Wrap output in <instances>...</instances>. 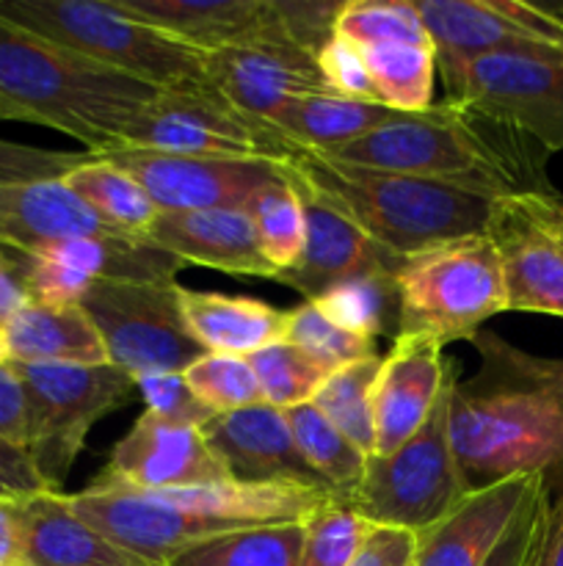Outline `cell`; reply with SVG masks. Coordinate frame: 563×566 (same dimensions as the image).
<instances>
[{
    "instance_id": "cell-51",
    "label": "cell",
    "mask_w": 563,
    "mask_h": 566,
    "mask_svg": "<svg viewBox=\"0 0 563 566\" xmlns=\"http://www.w3.org/2000/svg\"><path fill=\"white\" fill-rule=\"evenodd\" d=\"M28 302V293L22 287L20 274H17L14 258L6 254V249L0 247V326Z\"/></svg>"
},
{
    "instance_id": "cell-9",
    "label": "cell",
    "mask_w": 563,
    "mask_h": 566,
    "mask_svg": "<svg viewBox=\"0 0 563 566\" xmlns=\"http://www.w3.org/2000/svg\"><path fill=\"white\" fill-rule=\"evenodd\" d=\"M119 147L193 158L270 160L276 166L298 153L296 144L232 108L215 88H160L127 122Z\"/></svg>"
},
{
    "instance_id": "cell-27",
    "label": "cell",
    "mask_w": 563,
    "mask_h": 566,
    "mask_svg": "<svg viewBox=\"0 0 563 566\" xmlns=\"http://www.w3.org/2000/svg\"><path fill=\"white\" fill-rule=\"evenodd\" d=\"M22 506L31 566H158L83 523L70 509L64 492H42L28 497Z\"/></svg>"
},
{
    "instance_id": "cell-3",
    "label": "cell",
    "mask_w": 563,
    "mask_h": 566,
    "mask_svg": "<svg viewBox=\"0 0 563 566\" xmlns=\"http://www.w3.org/2000/svg\"><path fill=\"white\" fill-rule=\"evenodd\" d=\"M279 169L397 258L484 235L495 205L461 186L364 169L315 149H298Z\"/></svg>"
},
{
    "instance_id": "cell-40",
    "label": "cell",
    "mask_w": 563,
    "mask_h": 566,
    "mask_svg": "<svg viewBox=\"0 0 563 566\" xmlns=\"http://www.w3.org/2000/svg\"><path fill=\"white\" fill-rule=\"evenodd\" d=\"M334 33L351 39L359 48L428 39L414 0H346L337 14Z\"/></svg>"
},
{
    "instance_id": "cell-52",
    "label": "cell",
    "mask_w": 563,
    "mask_h": 566,
    "mask_svg": "<svg viewBox=\"0 0 563 566\" xmlns=\"http://www.w3.org/2000/svg\"><path fill=\"white\" fill-rule=\"evenodd\" d=\"M533 566H563V495L550 503L544 539Z\"/></svg>"
},
{
    "instance_id": "cell-13",
    "label": "cell",
    "mask_w": 563,
    "mask_h": 566,
    "mask_svg": "<svg viewBox=\"0 0 563 566\" xmlns=\"http://www.w3.org/2000/svg\"><path fill=\"white\" fill-rule=\"evenodd\" d=\"M17 274L28 302L66 307L81 304L97 280L177 282L182 260L141 238H70L33 252H17Z\"/></svg>"
},
{
    "instance_id": "cell-36",
    "label": "cell",
    "mask_w": 563,
    "mask_h": 566,
    "mask_svg": "<svg viewBox=\"0 0 563 566\" xmlns=\"http://www.w3.org/2000/svg\"><path fill=\"white\" fill-rule=\"evenodd\" d=\"M381 357L362 359L329 374V379L315 392L312 407L320 409L353 446L373 457V396L375 376H379Z\"/></svg>"
},
{
    "instance_id": "cell-45",
    "label": "cell",
    "mask_w": 563,
    "mask_h": 566,
    "mask_svg": "<svg viewBox=\"0 0 563 566\" xmlns=\"http://www.w3.org/2000/svg\"><path fill=\"white\" fill-rule=\"evenodd\" d=\"M346 0H274L276 14L290 44L315 55L334 36L337 14Z\"/></svg>"
},
{
    "instance_id": "cell-25",
    "label": "cell",
    "mask_w": 563,
    "mask_h": 566,
    "mask_svg": "<svg viewBox=\"0 0 563 566\" xmlns=\"http://www.w3.org/2000/svg\"><path fill=\"white\" fill-rule=\"evenodd\" d=\"M64 180L0 186V247L33 252L70 238H116ZM127 238V235H125Z\"/></svg>"
},
{
    "instance_id": "cell-44",
    "label": "cell",
    "mask_w": 563,
    "mask_h": 566,
    "mask_svg": "<svg viewBox=\"0 0 563 566\" xmlns=\"http://www.w3.org/2000/svg\"><path fill=\"white\" fill-rule=\"evenodd\" d=\"M550 503L552 486L544 481V484L533 492V497L524 503L517 523L508 528V534L502 536V542L495 547V553H491L489 562L484 566H533L535 556H539L541 551V539H544Z\"/></svg>"
},
{
    "instance_id": "cell-46",
    "label": "cell",
    "mask_w": 563,
    "mask_h": 566,
    "mask_svg": "<svg viewBox=\"0 0 563 566\" xmlns=\"http://www.w3.org/2000/svg\"><path fill=\"white\" fill-rule=\"evenodd\" d=\"M138 396L147 403V412L158 415V418L171 420V423H185V426H202L204 420L213 418L208 407L193 398V392L188 390L182 374H169V370H160V374H144L136 379Z\"/></svg>"
},
{
    "instance_id": "cell-34",
    "label": "cell",
    "mask_w": 563,
    "mask_h": 566,
    "mask_svg": "<svg viewBox=\"0 0 563 566\" xmlns=\"http://www.w3.org/2000/svg\"><path fill=\"white\" fill-rule=\"evenodd\" d=\"M246 213L254 224L259 254L274 269V274H285L298 263L307 241V219L296 186L282 175L259 188L246 205Z\"/></svg>"
},
{
    "instance_id": "cell-32",
    "label": "cell",
    "mask_w": 563,
    "mask_h": 566,
    "mask_svg": "<svg viewBox=\"0 0 563 566\" xmlns=\"http://www.w3.org/2000/svg\"><path fill=\"white\" fill-rule=\"evenodd\" d=\"M301 545L304 523L254 525L196 542L166 566H298Z\"/></svg>"
},
{
    "instance_id": "cell-18",
    "label": "cell",
    "mask_w": 563,
    "mask_h": 566,
    "mask_svg": "<svg viewBox=\"0 0 563 566\" xmlns=\"http://www.w3.org/2000/svg\"><path fill=\"white\" fill-rule=\"evenodd\" d=\"M202 59L210 86L263 125H270L285 99L326 92L312 55L293 44L210 50Z\"/></svg>"
},
{
    "instance_id": "cell-24",
    "label": "cell",
    "mask_w": 563,
    "mask_h": 566,
    "mask_svg": "<svg viewBox=\"0 0 563 566\" xmlns=\"http://www.w3.org/2000/svg\"><path fill=\"white\" fill-rule=\"evenodd\" d=\"M141 241L174 254L185 265L276 280L274 269L259 254L257 235L246 210H160Z\"/></svg>"
},
{
    "instance_id": "cell-28",
    "label": "cell",
    "mask_w": 563,
    "mask_h": 566,
    "mask_svg": "<svg viewBox=\"0 0 563 566\" xmlns=\"http://www.w3.org/2000/svg\"><path fill=\"white\" fill-rule=\"evenodd\" d=\"M11 363L105 365L108 352L81 304L50 307L25 302L3 324Z\"/></svg>"
},
{
    "instance_id": "cell-54",
    "label": "cell",
    "mask_w": 563,
    "mask_h": 566,
    "mask_svg": "<svg viewBox=\"0 0 563 566\" xmlns=\"http://www.w3.org/2000/svg\"><path fill=\"white\" fill-rule=\"evenodd\" d=\"M9 359V346H6V335H3V326H0V363Z\"/></svg>"
},
{
    "instance_id": "cell-10",
    "label": "cell",
    "mask_w": 563,
    "mask_h": 566,
    "mask_svg": "<svg viewBox=\"0 0 563 566\" xmlns=\"http://www.w3.org/2000/svg\"><path fill=\"white\" fill-rule=\"evenodd\" d=\"M81 307L103 337L108 363L132 379L160 370L182 374L204 354L188 335L177 282L97 280Z\"/></svg>"
},
{
    "instance_id": "cell-41",
    "label": "cell",
    "mask_w": 563,
    "mask_h": 566,
    "mask_svg": "<svg viewBox=\"0 0 563 566\" xmlns=\"http://www.w3.org/2000/svg\"><path fill=\"white\" fill-rule=\"evenodd\" d=\"M285 340L307 352L315 363H320L331 374L346 368V365L379 357L375 340L351 335V332L334 326L329 318L320 315V310L312 302H301L298 307L287 310Z\"/></svg>"
},
{
    "instance_id": "cell-37",
    "label": "cell",
    "mask_w": 563,
    "mask_h": 566,
    "mask_svg": "<svg viewBox=\"0 0 563 566\" xmlns=\"http://www.w3.org/2000/svg\"><path fill=\"white\" fill-rule=\"evenodd\" d=\"M246 359L259 381L263 401L276 409L312 403L315 392L320 390V385L331 374L323 365L315 363L307 352L293 346L290 340H279L268 348H259Z\"/></svg>"
},
{
    "instance_id": "cell-12",
    "label": "cell",
    "mask_w": 563,
    "mask_h": 566,
    "mask_svg": "<svg viewBox=\"0 0 563 566\" xmlns=\"http://www.w3.org/2000/svg\"><path fill=\"white\" fill-rule=\"evenodd\" d=\"M563 197L557 191L495 199L486 235L495 243L508 313L563 318Z\"/></svg>"
},
{
    "instance_id": "cell-19",
    "label": "cell",
    "mask_w": 563,
    "mask_h": 566,
    "mask_svg": "<svg viewBox=\"0 0 563 566\" xmlns=\"http://www.w3.org/2000/svg\"><path fill=\"white\" fill-rule=\"evenodd\" d=\"M445 348L419 337H395L390 354L381 357L373 396V457H386L401 448L428 420L439 401L453 365Z\"/></svg>"
},
{
    "instance_id": "cell-50",
    "label": "cell",
    "mask_w": 563,
    "mask_h": 566,
    "mask_svg": "<svg viewBox=\"0 0 563 566\" xmlns=\"http://www.w3.org/2000/svg\"><path fill=\"white\" fill-rule=\"evenodd\" d=\"M25 501H0V566H31L25 551Z\"/></svg>"
},
{
    "instance_id": "cell-21",
    "label": "cell",
    "mask_w": 563,
    "mask_h": 566,
    "mask_svg": "<svg viewBox=\"0 0 563 566\" xmlns=\"http://www.w3.org/2000/svg\"><path fill=\"white\" fill-rule=\"evenodd\" d=\"M544 481V475H519L467 492L442 523L417 536L412 566H484Z\"/></svg>"
},
{
    "instance_id": "cell-30",
    "label": "cell",
    "mask_w": 563,
    "mask_h": 566,
    "mask_svg": "<svg viewBox=\"0 0 563 566\" xmlns=\"http://www.w3.org/2000/svg\"><path fill=\"white\" fill-rule=\"evenodd\" d=\"M64 186L119 235L144 238V232L160 213L158 205L127 171L97 155L70 171L64 177Z\"/></svg>"
},
{
    "instance_id": "cell-29",
    "label": "cell",
    "mask_w": 563,
    "mask_h": 566,
    "mask_svg": "<svg viewBox=\"0 0 563 566\" xmlns=\"http://www.w3.org/2000/svg\"><path fill=\"white\" fill-rule=\"evenodd\" d=\"M401 111H392L368 99H346L337 94H298L282 103L270 127L296 144L298 149L331 153L337 147L368 136L379 125L390 122Z\"/></svg>"
},
{
    "instance_id": "cell-16",
    "label": "cell",
    "mask_w": 563,
    "mask_h": 566,
    "mask_svg": "<svg viewBox=\"0 0 563 566\" xmlns=\"http://www.w3.org/2000/svg\"><path fill=\"white\" fill-rule=\"evenodd\" d=\"M224 479H230V473L199 426L171 423L144 412L116 442L108 468L88 486L160 495Z\"/></svg>"
},
{
    "instance_id": "cell-49",
    "label": "cell",
    "mask_w": 563,
    "mask_h": 566,
    "mask_svg": "<svg viewBox=\"0 0 563 566\" xmlns=\"http://www.w3.org/2000/svg\"><path fill=\"white\" fill-rule=\"evenodd\" d=\"M417 536L397 528H370L357 558L348 566H412Z\"/></svg>"
},
{
    "instance_id": "cell-47",
    "label": "cell",
    "mask_w": 563,
    "mask_h": 566,
    "mask_svg": "<svg viewBox=\"0 0 563 566\" xmlns=\"http://www.w3.org/2000/svg\"><path fill=\"white\" fill-rule=\"evenodd\" d=\"M0 440L28 451L31 440V407L20 370L11 359L0 363Z\"/></svg>"
},
{
    "instance_id": "cell-7",
    "label": "cell",
    "mask_w": 563,
    "mask_h": 566,
    "mask_svg": "<svg viewBox=\"0 0 563 566\" xmlns=\"http://www.w3.org/2000/svg\"><path fill=\"white\" fill-rule=\"evenodd\" d=\"M453 385L456 374L447 379L428 420L401 448L386 457H368L362 481L346 503L373 528L419 536L442 523L467 495L450 446Z\"/></svg>"
},
{
    "instance_id": "cell-26",
    "label": "cell",
    "mask_w": 563,
    "mask_h": 566,
    "mask_svg": "<svg viewBox=\"0 0 563 566\" xmlns=\"http://www.w3.org/2000/svg\"><path fill=\"white\" fill-rule=\"evenodd\" d=\"M188 335L204 354L252 357L259 348L285 340L287 310L248 296H226L213 291H188L177 285Z\"/></svg>"
},
{
    "instance_id": "cell-39",
    "label": "cell",
    "mask_w": 563,
    "mask_h": 566,
    "mask_svg": "<svg viewBox=\"0 0 563 566\" xmlns=\"http://www.w3.org/2000/svg\"><path fill=\"white\" fill-rule=\"evenodd\" d=\"M373 525L364 523L346 501L331 497L304 520V545L298 566H348L368 539Z\"/></svg>"
},
{
    "instance_id": "cell-55",
    "label": "cell",
    "mask_w": 563,
    "mask_h": 566,
    "mask_svg": "<svg viewBox=\"0 0 563 566\" xmlns=\"http://www.w3.org/2000/svg\"><path fill=\"white\" fill-rule=\"evenodd\" d=\"M561 219H563V202H561Z\"/></svg>"
},
{
    "instance_id": "cell-15",
    "label": "cell",
    "mask_w": 563,
    "mask_h": 566,
    "mask_svg": "<svg viewBox=\"0 0 563 566\" xmlns=\"http://www.w3.org/2000/svg\"><path fill=\"white\" fill-rule=\"evenodd\" d=\"M97 158L127 171L158 210H246L248 199L279 177L270 160L193 158L136 147H114Z\"/></svg>"
},
{
    "instance_id": "cell-31",
    "label": "cell",
    "mask_w": 563,
    "mask_h": 566,
    "mask_svg": "<svg viewBox=\"0 0 563 566\" xmlns=\"http://www.w3.org/2000/svg\"><path fill=\"white\" fill-rule=\"evenodd\" d=\"M362 53L381 105L401 114H417L434 105L436 55L431 39L368 44Z\"/></svg>"
},
{
    "instance_id": "cell-4",
    "label": "cell",
    "mask_w": 563,
    "mask_h": 566,
    "mask_svg": "<svg viewBox=\"0 0 563 566\" xmlns=\"http://www.w3.org/2000/svg\"><path fill=\"white\" fill-rule=\"evenodd\" d=\"M158 92L0 20V97L31 125L77 138L86 153L105 155L119 147L127 122Z\"/></svg>"
},
{
    "instance_id": "cell-14",
    "label": "cell",
    "mask_w": 563,
    "mask_h": 566,
    "mask_svg": "<svg viewBox=\"0 0 563 566\" xmlns=\"http://www.w3.org/2000/svg\"><path fill=\"white\" fill-rule=\"evenodd\" d=\"M450 99L475 105L544 153L563 149V55H480L464 66Z\"/></svg>"
},
{
    "instance_id": "cell-33",
    "label": "cell",
    "mask_w": 563,
    "mask_h": 566,
    "mask_svg": "<svg viewBox=\"0 0 563 566\" xmlns=\"http://www.w3.org/2000/svg\"><path fill=\"white\" fill-rule=\"evenodd\" d=\"M285 412L304 462L340 501H346L362 481L368 453L359 451L312 403H301Z\"/></svg>"
},
{
    "instance_id": "cell-17",
    "label": "cell",
    "mask_w": 563,
    "mask_h": 566,
    "mask_svg": "<svg viewBox=\"0 0 563 566\" xmlns=\"http://www.w3.org/2000/svg\"><path fill=\"white\" fill-rule=\"evenodd\" d=\"M66 503L105 539L158 566H166L171 556L196 542L224 531H237L188 512L166 495H147V492L86 486L77 495H66Z\"/></svg>"
},
{
    "instance_id": "cell-35",
    "label": "cell",
    "mask_w": 563,
    "mask_h": 566,
    "mask_svg": "<svg viewBox=\"0 0 563 566\" xmlns=\"http://www.w3.org/2000/svg\"><path fill=\"white\" fill-rule=\"evenodd\" d=\"M312 304L340 329L375 340L386 332L392 310L397 313L395 274H362L342 280L315 296Z\"/></svg>"
},
{
    "instance_id": "cell-8",
    "label": "cell",
    "mask_w": 563,
    "mask_h": 566,
    "mask_svg": "<svg viewBox=\"0 0 563 566\" xmlns=\"http://www.w3.org/2000/svg\"><path fill=\"white\" fill-rule=\"evenodd\" d=\"M28 390L31 440L28 453L50 492H61L86 437L105 415L138 396L136 379L116 365L14 363Z\"/></svg>"
},
{
    "instance_id": "cell-5",
    "label": "cell",
    "mask_w": 563,
    "mask_h": 566,
    "mask_svg": "<svg viewBox=\"0 0 563 566\" xmlns=\"http://www.w3.org/2000/svg\"><path fill=\"white\" fill-rule=\"evenodd\" d=\"M0 20L147 86L213 88L199 50L138 20L119 0H0Z\"/></svg>"
},
{
    "instance_id": "cell-23",
    "label": "cell",
    "mask_w": 563,
    "mask_h": 566,
    "mask_svg": "<svg viewBox=\"0 0 563 566\" xmlns=\"http://www.w3.org/2000/svg\"><path fill=\"white\" fill-rule=\"evenodd\" d=\"M119 6L199 53L290 44L274 0H119Z\"/></svg>"
},
{
    "instance_id": "cell-48",
    "label": "cell",
    "mask_w": 563,
    "mask_h": 566,
    "mask_svg": "<svg viewBox=\"0 0 563 566\" xmlns=\"http://www.w3.org/2000/svg\"><path fill=\"white\" fill-rule=\"evenodd\" d=\"M50 492L31 462V453L0 440V501H28Z\"/></svg>"
},
{
    "instance_id": "cell-42",
    "label": "cell",
    "mask_w": 563,
    "mask_h": 566,
    "mask_svg": "<svg viewBox=\"0 0 563 566\" xmlns=\"http://www.w3.org/2000/svg\"><path fill=\"white\" fill-rule=\"evenodd\" d=\"M92 153H64V149H39L28 144L0 138V186H25V182L64 180L70 171L86 164Z\"/></svg>"
},
{
    "instance_id": "cell-53",
    "label": "cell",
    "mask_w": 563,
    "mask_h": 566,
    "mask_svg": "<svg viewBox=\"0 0 563 566\" xmlns=\"http://www.w3.org/2000/svg\"><path fill=\"white\" fill-rule=\"evenodd\" d=\"M0 119H9V122H28V116L22 114L20 108H14V105L6 103V99L0 97Z\"/></svg>"
},
{
    "instance_id": "cell-22",
    "label": "cell",
    "mask_w": 563,
    "mask_h": 566,
    "mask_svg": "<svg viewBox=\"0 0 563 566\" xmlns=\"http://www.w3.org/2000/svg\"><path fill=\"white\" fill-rule=\"evenodd\" d=\"M293 186H296L304 205L307 241H304V252L298 263L290 271L276 276V282H285L287 287L301 293L304 302H312L326 287L337 285L342 280H353V276L362 274H397L403 258L370 241L353 221H348L334 208L320 202L304 186H298V182H293Z\"/></svg>"
},
{
    "instance_id": "cell-43",
    "label": "cell",
    "mask_w": 563,
    "mask_h": 566,
    "mask_svg": "<svg viewBox=\"0 0 563 566\" xmlns=\"http://www.w3.org/2000/svg\"><path fill=\"white\" fill-rule=\"evenodd\" d=\"M318 64L320 81H323L326 92L337 94L346 99H368V103H379L375 99L373 81H370L368 64H364V53L357 42L346 36H331L329 42L320 48L315 55Z\"/></svg>"
},
{
    "instance_id": "cell-2",
    "label": "cell",
    "mask_w": 563,
    "mask_h": 566,
    "mask_svg": "<svg viewBox=\"0 0 563 566\" xmlns=\"http://www.w3.org/2000/svg\"><path fill=\"white\" fill-rule=\"evenodd\" d=\"M522 133L464 99H442L417 114H395L368 136L331 149V158L364 169L450 182L484 197L555 191L544 155ZM544 153V149H541Z\"/></svg>"
},
{
    "instance_id": "cell-11",
    "label": "cell",
    "mask_w": 563,
    "mask_h": 566,
    "mask_svg": "<svg viewBox=\"0 0 563 566\" xmlns=\"http://www.w3.org/2000/svg\"><path fill=\"white\" fill-rule=\"evenodd\" d=\"M445 83L456 97L464 66L480 55H563V22L546 6L519 0H414Z\"/></svg>"
},
{
    "instance_id": "cell-6",
    "label": "cell",
    "mask_w": 563,
    "mask_h": 566,
    "mask_svg": "<svg viewBox=\"0 0 563 566\" xmlns=\"http://www.w3.org/2000/svg\"><path fill=\"white\" fill-rule=\"evenodd\" d=\"M395 285L397 337H419L442 348L472 343L486 321L508 313L502 265L486 232L403 258Z\"/></svg>"
},
{
    "instance_id": "cell-1",
    "label": "cell",
    "mask_w": 563,
    "mask_h": 566,
    "mask_svg": "<svg viewBox=\"0 0 563 566\" xmlns=\"http://www.w3.org/2000/svg\"><path fill=\"white\" fill-rule=\"evenodd\" d=\"M480 368L453 385L450 446L467 492L563 473V363L475 337Z\"/></svg>"
},
{
    "instance_id": "cell-20",
    "label": "cell",
    "mask_w": 563,
    "mask_h": 566,
    "mask_svg": "<svg viewBox=\"0 0 563 566\" xmlns=\"http://www.w3.org/2000/svg\"><path fill=\"white\" fill-rule=\"evenodd\" d=\"M199 429L224 462L230 479L254 481V484L285 481V484L329 490L304 462L285 409L257 403L237 412L213 415Z\"/></svg>"
},
{
    "instance_id": "cell-38",
    "label": "cell",
    "mask_w": 563,
    "mask_h": 566,
    "mask_svg": "<svg viewBox=\"0 0 563 566\" xmlns=\"http://www.w3.org/2000/svg\"><path fill=\"white\" fill-rule=\"evenodd\" d=\"M182 379H185L193 398L213 415L237 412V409L265 403L257 376H254L246 357L202 354L196 363L182 370Z\"/></svg>"
}]
</instances>
